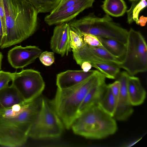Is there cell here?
Listing matches in <instances>:
<instances>
[{"label":"cell","mask_w":147,"mask_h":147,"mask_svg":"<svg viewBox=\"0 0 147 147\" xmlns=\"http://www.w3.org/2000/svg\"><path fill=\"white\" fill-rule=\"evenodd\" d=\"M41 96L16 105L0 113V145L19 147L26 142L39 109Z\"/></svg>","instance_id":"obj_1"},{"label":"cell","mask_w":147,"mask_h":147,"mask_svg":"<svg viewBox=\"0 0 147 147\" xmlns=\"http://www.w3.org/2000/svg\"><path fill=\"white\" fill-rule=\"evenodd\" d=\"M6 24V35L0 48L20 43L32 36L37 26V11L28 0H2Z\"/></svg>","instance_id":"obj_2"},{"label":"cell","mask_w":147,"mask_h":147,"mask_svg":"<svg viewBox=\"0 0 147 147\" xmlns=\"http://www.w3.org/2000/svg\"><path fill=\"white\" fill-rule=\"evenodd\" d=\"M105 77L98 70L83 82L69 88H57L54 98L50 100L53 108L65 128H71L78 117V109L89 90L93 87L105 82Z\"/></svg>","instance_id":"obj_3"},{"label":"cell","mask_w":147,"mask_h":147,"mask_svg":"<svg viewBox=\"0 0 147 147\" xmlns=\"http://www.w3.org/2000/svg\"><path fill=\"white\" fill-rule=\"evenodd\" d=\"M71 128L75 134L86 138L100 139L115 134L117 130V125L113 117L96 104L79 115Z\"/></svg>","instance_id":"obj_4"},{"label":"cell","mask_w":147,"mask_h":147,"mask_svg":"<svg viewBox=\"0 0 147 147\" xmlns=\"http://www.w3.org/2000/svg\"><path fill=\"white\" fill-rule=\"evenodd\" d=\"M68 24L71 29L82 35L90 34L117 41L125 45L128 31L115 22L107 14L102 18L92 13Z\"/></svg>","instance_id":"obj_5"},{"label":"cell","mask_w":147,"mask_h":147,"mask_svg":"<svg viewBox=\"0 0 147 147\" xmlns=\"http://www.w3.org/2000/svg\"><path fill=\"white\" fill-rule=\"evenodd\" d=\"M65 127L50 100L41 96L39 111L29 131V137L35 140L58 138L63 134Z\"/></svg>","instance_id":"obj_6"},{"label":"cell","mask_w":147,"mask_h":147,"mask_svg":"<svg viewBox=\"0 0 147 147\" xmlns=\"http://www.w3.org/2000/svg\"><path fill=\"white\" fill-rule=\"evenodd\" d=\"M125 54L119 66L130 76L144 72L147 69V46L139 32L131 28L128 31Z\"/></svg>","instance_id":"obj_7"},{"label":"cell","mask_w":147,"mask_h":147,"mask_svg":"<svg viewBox=\"0 0 147 147\" xmlns=\"http://www.w3.org/2000/svg\"><path fill=\"white\" fill-rule=\"evenodd\" d=\"M13 74L11 84L24 101H32L41 95L45 84L40 72L27 69Z\"/></svg>","instance_id":"obj_8"},{"label":"cell","mask_w":147,"mask_h":147,"mask_svg":"<svg viewBox=\"0 0 147 147\" xmlns=\"http://www.w3.org/2000/svg\"><path fill=\"white\" fill-rule=\"evenodd\" d=\"M72 52L74 59L80 66L84 61L108 63L119 67L122 63V60L113 56L103 46L92 47L86 44L81 48Z\"/></svg>","instance_id":"obj_9"},{"label":"cell","mask_w":147,"mask_h":147,"mask_svg":"<svg viewBox=\"0 0 147 147\" xmlns=\"http://www.w3.org/2000/svg\"><path fill=\"white\" fill-rule=\"evenodd\" d=\"M42 52L35 46H16L8 51L7 59L13 68H23L33 63Z\"/></svg>","instance_id":"obj_10"},{"label":"cell","mask_w":147,"mask_h":147,"mask_svg":"<svg viewBox=\"0 0 147 147\" xmlns=\"http://www.w3.org/2000/svg\"><path fill=\"white\" fill-rule=\"evenodd\" d=\"M95 0H82L75 5L58 11H52L45 21L49 26L70 21L84 9L91 7Z\"/></svg>","instance_id":"obj_11"},{"label":"cell","mask_w":147,"mask_h":147,"mask_svg":"<svg viewBox=\"0 0 147 147\" xmlns=\"http://www.w3.org/2000/svg\"><path fill=\"white\" fill-rule=\"evenodd\" d=\"M129 75L126 71H123L120 74L117 80L120 83V89L113 117L119 121L126 120L133 112V106L130 102L127 90V80Z\"/></svg>","instance_id":"obj_12"},{"label":"cell","mask_w":147,"mask_h":147,"mask_svg":"<svg viewBox=\"0 0 147 147\" xmlns=\"http://www.w3.org/2000/svg\"><path fill=\"white\" fill-rule=\"evenodd\" d=\"M68 24L63 23L55 27L50 42V48L62 57L67 56L71 51L70 31Z\"/></svg>","instance_id":"obj_13"},{"label":"cell","mask_w":147,"mask_h":147,"mask_svg":"<svg viewBox=\"0 0 147 147\" xmlns=\"http://www.w3.org/2000/svg\"><path fill=\"white\" fill-rule=\"evenodd\" d=\"M97 70H90L88 71L82 70H68L57 74L56 84L57 88H69L84 81L94 74Z\"/></svg>","instance_id":"obj_14"},{"label":"cell","mask_w":147,"mask_h":147,"mask_svg":"<svg viewBox=\"0 0 147 147\" xmlns=\"http://www.w3.org/2000/svg\"><path fill=\"white\" fill-rule=\"evenodd\" d=\"M127 90L129 99L132 106L139 105L143 103L146 97V92L138 78L129 76Z\"/></svg>","instance_id":"obj_15"},{"label":"cell","mask_w":147,"mask_h":147,"mask_svg":"<svg viewBox=\"0 0 147 147\" xmlns=\"http://www.w3.org/2000/svg\"><path fill=\"white\" fill-rule=\"evenodd\" d=\"M24 101L17 89L11 84L0 90V113Z\"/></svg>","instance_id":"obj_16"},{"label":"cell","mask_w":147,"mask_h":147,"mask_svg":"<svg viewBox=\"0 0 147 147\" xmlns=\"http://www.w3.org/2000/svg\"><path fill=\"white\" fill-rule=\"evenodd\" d=\"M107 86L104 82L95 86L89 90L78 109V117L93 105L98 104L105 91Z\"/></svg>","instance_id":"obj_17"},{"label":"cell","mask_w":147,"mask_h":147,"mask_svg":"<svg viewBox=\"0 0 147 147\" xmlns=\"http://www.w3.org/2000/svg\"><path fill=\"white\" fill-rule=\"evenodd\" d=\"M101 7L107 14L114 17L122 16L127 9L123 0H105Z\"/></svg>","instance_id":"obj_18"},{"label":"cell","mask_w":147,"mask_h":147,"mask_svg":"<svg viewBox=\"0 0 147 147\" xmlns=\"http://www.w3.org/2000/svg\"><path fill=\"white\" fill-rule=\"evenodd\" d=\"M117 100L107 86L105 91L98 105L106 113L113 117L116 108Z\"/></svg>","instance_id":"obj_19"},{"label":"cell","mask_w":147,"mask_h":147,"mask_svg":"<svg viewBox=\"0 0 147 147\" xmlns=\"http://www.w3.org/2000/svg\"><path fill=\"white\" fill-rule=\"evenodd\" d=\"M100 38L103 47L111 54L121 59L123 58L125 52V45L113 39L100 37Z\"/></svg>","instance_id":"obj_20"},{"label":"cell","mask_w":147,"mask_h":147,"mask_svg":"<svg viewBox=\"0 0 147 147\" xmlns=\"http://www.w3.org/2000/svg\"><path fill=\"white\" fill-rule=\"evenodd\" d=\"M92 67L96 68L106 78L115 79L119 74V67L116 65L102 63H90Z\"/></svg>","instance_id":"obj_21"},{"label":"cell","mask_w":147,"mask_h":147,"mask_svg":"<svg viewBox=\"0 0 147 147\" xmlns=\"http://www.w3.org/2000/svg\"><path fill=\"white\" fill-rule=\"evenodd\" d=\"M146 0H138L132 2L129 9L126 11L127 22L129 24L135 22L139 25V15L140 11L147 6Z\"/></svg>","instance_id":"obj_22"},{"label":"cell","mask_w":147,"mask_h":147,"mask_svg":"<svg viewBox=\"0 0 147 147\" xmlns=\"http://www.w3.org/2000/svg\"><path fill=\"white\" fill-rule=\"evenodd\" d=\"M38 13L51 12L57 7L61 0H28Z\"/></svg>","instance_id":"obj_23"},{"label":"cell","mask_w":147,"mask_h":147,"mask_svg":"<svg viewBox=\"0 0 147 147\" xmlns=\"http://www.w3.org/2000/svg\"><path fill=\"white\" fill-rule=\"evenodd\" d=\"M70 45L72 51L77 50L86 44L82 36L72 30L70 31Z\"/></svg>","instance_id":"obj_24"},{"label":"cell","mask_w":147,"mask_h":147,"mask_svg":"<svg viewBox=\"0 0 147 147\" xmlns=\"http://www.w3.org/2000/svg\"><path fill=\"white\" fill-rule=\"evenodd\" d=\"M39 57L40 61L46 66L51 65L55 61L54 54L52 52L45 51L42 52Z\"/></svg>","instance_id":"obj_25"},{"label":"cell","mask_w":147,"mask_h":147,"mask_svg":"<svg viewBox=\"0 0 147 147\" xmlns=\"http://www.w3.org/2000/svg\"><path fill=\"white\" fill-rule=\"evenodd\" d=\"M85 42L87 45L92 47L103 46L100 37L90 34L82 35Z\"/></svg>","instance_id":"obj_26"},{"label":"cell","mask_w":147,"mask_h":147,"mask_svg":"<svg viewBox=\"0 0 147 147\" xmlns=\"http://www.w3.org/2000/svg\"><path fill=\"white\" fill-rule=\"evenodd\" d=\"M13 73L0 70V90L9 85V82L12 81Z\"/></svg>","instance_id":"obj_27"},{"label":"cell","mask_w":147,"mask_h":147,"mask_svg":"<svg viewBox=\"0 0 147 147\" xmlns=\"http://www.w3.org/2000/svg\"><path fill=\"white\" fill-rule=\"evenodd\" d=\"M82 0H61L55 8L52 11H58L72 6Z\"/></svg>","instance_id":"obj_28"},{"label":"cell","mask_w":147,"mask_h":147,"mask_svg":"<svg viewBox=\"0 0 147 147\" xmlns=\"http://www.w3.org/2000/svg\"><path fill=\"white\" fill-rule=\"evenodd\" d=\"M0 17L1 20L3 32V38L2 42V43L5 36L6 32L5 16L2 0H0Z\"/></svg>","instance_id":"obj_29"},{"label":"cell","mask_w":147,"mask_h":147,"mask_svg":"<svg viewBox=\"0 0 147 147\" xmlns=\"http://www.w3.org/2000/svg\"><path fill=\"white\" fill-rule=\"evenodd\" d=\"M107 86L117 100L120 89V84L119 82L117 80L114 82L108 85Z\"/></svg>","instance_id":"obj_30"},{"label":"cell","mask_w":147,"mask_h":147,"mask_svg":"<svg viewBox=\"0 0 147 147\" xmlns=\"http://www.w3.org/2000/svg\"><path fill=\"white\" fill-rule=\"evenodd\" d=\"M81 68L85 71H88L91 69L92 65L88 61L83 62L81 65Z\"/></svg>","instance_id":"obj_31"},{"label":"cell","mask_w":147,"mask_h":147,"mask_svg":"<svg viewBox=\"0 0 147 147\" xmlns=\"http://www.w3.org/2000/svg\"><path fill=\"white\" fill-rule=\"evenodd\" d=\"M147 21V17L142 16L139 18V25L141 26H145Z\"/></svg>","instance_id":"obj_32"},{"label":"cell","mask_w":147,"mask_h":147,"mask_svg":"<svg viewBox=\"0 0 147 147\" xmlns=\"http://www.w3.org/2000/svg\"><path fill=\"white\" fill-rule=\"evenodd\" d=\"M3 38V32L1 20L0 17V47L1 45Z\"/></svg>","instance_id":"obj_33"},{"label":"cell","mask_w":147,"mask_h":147,"mask_svg":"<svg viewBox=\"0 0 147 147\" xmlns=\"http://www.w3.org/2000/svg\"><path fill=\"white\" fill-rule=\"evenodd\" d=\"M3 56L1 52H0V70L1 69L2 62Z\"/></svg>","instance_id":"obj_34"},{"label":"cell","mask_w":147,"mask_h":147,"mask_svg":"<svg viewBox=\"0 0 147 147\" xmlns=\"http://www.w3.org/2000/svg\"><path fill=\"white\" fill-rule=\"evenodd\" d=\"M129 1H137V0H129Z\"/></svg>","instance_id":"obj_35"}]
</instances>
